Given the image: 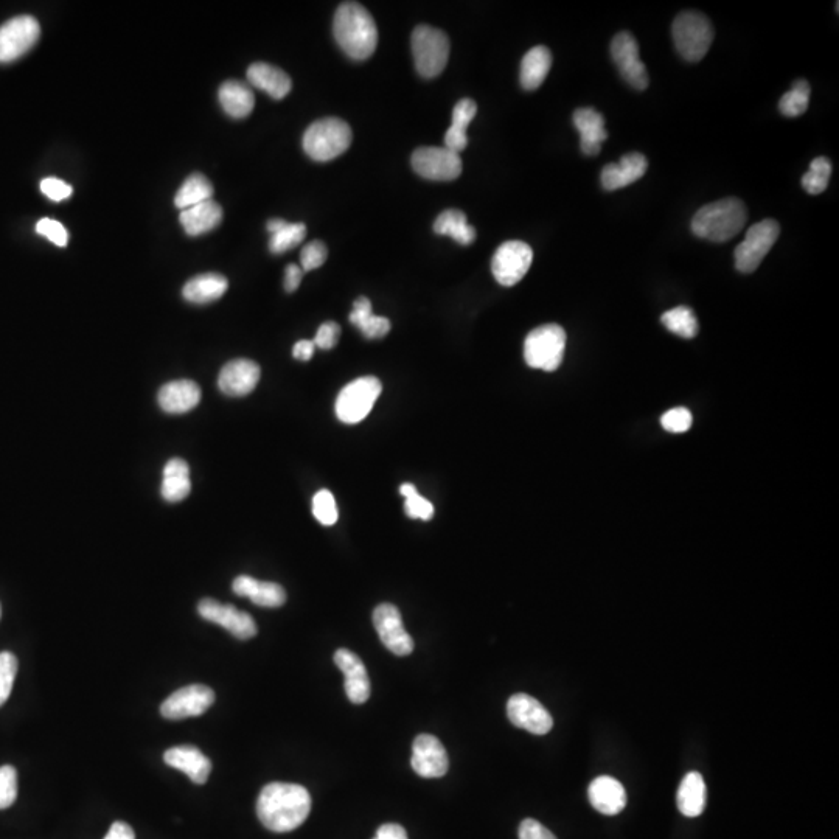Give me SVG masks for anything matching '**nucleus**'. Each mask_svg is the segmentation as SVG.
Segmentation results:
<instances>
[{
    "mask_svg": "<svg viewBox=\"0 0 839 839\" xmlns=\"http://www.w3.org/2000/svg\"><path fill=\"white\" fill-rule=\"evenodd\" d=\"M198 613L202 619L226 628L234 638L248 641L257 634V625L251 614L237 610L234 605H223L213 599H202L198 603Z\"/></svg>",
    "mask_w": 839,
    "mask_h": 839,
    "instance_id": "16",
    "label": "nucleus"
},
{
    "mask_svg": "<svg viewBox=\"0 0 839 839\" xmlns=\"http://www.w3.org/2000/svg\"><path fill=\"white\" fill-rule=\"evenodd\" d=\"M779 234V223L774 220H763L749 227L745 240L735 249V268L743 274L756 271L773 249Z\"/></svg>",
    "mask_w": 839,
    "mask_h": 839,
    "instance_id": "9",
    "label": "nucleus"
},
{
    "mask_svg": "<svg viewBox=\"0 0 839 839\" xmlns=\"http://www.w3.org/2000/svg\"><path fill=\"white\" fill-rule=\"evenodd\" d=\"M41 190L50 201L61 202L72 196V187L58 178H47L41 182Z\"/></svg>",
    "mask_w": 839,
    "mask_h": 839,
    "instance_id": "50",
    "label": "nucleus"
},
{
    "mask_svg": "<svg viewBox=\"0 0 839 839\" xmlns=\"http://www.w3.org/2000/svg\"><path fill=\"white\" fill-rule=\"evenodd\" d=\"M303 271L300 266L288 265L285 272V289L286 293H294L302 282Z\"/></svg>",
    "mask_w": 839,
    "mask_h": 839,
    "instance_id": "52",
    "label": "nucleus"
},
{
    "mask_svg": "<svg viewBox=\"0 0 839 839\" xmlns=\"http://www.w3.org/2000/svg\"><path fill=\"white\" fill-rule=\"evenodd\" d=\"M533 262V251L524 241H505L491 260V272L499 285L515 286L526 277Z\"/></svg>",
    "mask_w": 839,
    "mask_h": 839,
    "instance_id": "10",
    "label": "nucleus"
},
{
    "mask_svg": "<svg viewBox=\"0 0 839 839\" xmlns=\"http://www.w3.org/2000/svg\"><path fill=\"white\" fill-rule=\"evenodd\" d=\"M373 625L389 652L397 656H408L414 652V639L404 628L397 606L390 603H381L376 606L373 611Z\"/></svg>",
    "mask_w": 839,
    "mask_h": 839,
    "instance_id": "13",
    "label": "nucleus"
},
{
    "mask_svg": "<svg viewBox=\"0 0 839 839\" xmlns=\"http://www.w3.org/2000/svg\"><path fill=\"white\" fill-rule=\"evenodd\" d=\"M611 56L620 75L636 91H645L650 84L647 67L639 58V44L628 32H620L611 42Z\"/></svg>",
    "mask_w": 839,
    "mask_h": 839,
    "instance_id": "14",
    "label": "nucleus"
},
{
    "mask_svg": "<svg viewBox=\"0 0 839 839\" xmlns=\"http://www.w3.org/2000/svg\"><path fill=\"white\" fill-rule=\"evenodd\" d=\"M260 373V366L251 359H234L221 370L218 386L229 397H244L257 387Z\"/></svg>",
    "mask_w": 839,
    "mask_h": 839,
    "instance_id": "19",
    "label": "nucleus"
},
{
    "mask_svg": "<svg viewBox=\"0 0 839 839\" xmlns=\"http://www.w3.org/2000/svg\"><path fill=\"white\" fill-rule=\"evenodd\" d=\"M383 392L381 381L375 376H363L353 380L339 392L335 411L345 425H356L372 412L376 400Z\"/></svg>",
    "mask_w": 839,
    "mask_h": 839,
    "instance_id": "8",
    "label": "nucleus"
},
{
    "mask_svg": "<svg viewBox=\"0 0 839 839\" xmlns=\"http://www.w3.org/2000/svg\"><path fill=\"white\" fill-rule=\"evenodd\" d=\"M662 325L679 338L693 339L698 335V319L690 308L676 307L662 314Z\"/></svg>",
    "mask_w": 839,
    "mask_h": 839,
    "instance_id": "39",
    "label": "nucleus"
},
{
    "mask_svg": "<svg viewBox=\"0 0 839 839\" xmlns=\"http://www.w3.org/2000/svg\"><path fill=\"white\" fill-rule=\"evenodd\" d=\"M41 35L39 22L32 16H18L0 27V63H11L33 49Z\"/></svg>",
    "mask_w": 839,
    "mask_h": 839,
    "instance_id": "11",
    "label": "nucleus"
},
{
    "mask_svg": "<svg viewBox=\"0 0 839 839\" xmlns=\"http://www.w3.org/2000/svg\"><path fill=\"white\" fill-rule=\"evenodd\" d=\"M227 288H229V282L226 277L209 272V274H201L188 280L182 289V294L187 302L206 305V303L221 299Z\"/></svg>",
    "mask_w": 839,
    "mask_h": 839,
    "instance_id": "29",
    "label": "nucleus"
},
{
    "mask_svg": "<svg viewBox=\"0 0 839 839\" xmlns=\"http://www.w3.org/2000/svg\"><path fill=\"white\" fill-rule=\"evenodd\" d=\"M648 161L644 154H625L617 164L606 165L602 171V187L614 192L639 181L647 173Z\"/></svg>",
    "mask_w": 839,
    "mask_h": 839,
    "instance_id": "22",
    "label": "nucleus"
},
{
    "mask_svg": "<svg viewBox=\"0 0 839 839\" xmlns=\"http://www.w3.org/2000/svg\"><path fill=\"white\" fill-rule=\"evenodd\" d=\"M401 496H404V512L409 518L429 521L434 516V505L418 493L414 484H403L400 487Z\"/></svg>",
    "mask_w": 839,
    "mask_h": 839,
    "instance_id": "42",
    "label": "nucleus"
},
{
    "mask_svg": "<svg viewBox=\"0 0 839 839\" xmlns=\"http://www.w3.org/2000/svg\"><path fill=\"white\" fill-rule=\"evenodd\" d=\"M164 760L167 765L187 774L193 784L204 785L212 773V762L206 754L190 745L175 746L165 751Z\"/></svg>",
    "mask_w": 839,
    "mask_h": 839,
    "instance_id": "21",
    "label": "nucleus"
},
{
    "mask_svg": "<svg viewBox=\"0 0 839 839\" xmlns=\"http://www.w3.org/2000/svg\"><path fill=\"white\" fill-rule=\"evenodd\" d=\"M221 106L230 117L244 119L254 111L255 97L248 84L238 80H229L220 88Z\"/></svg>",
    "mask_w": 839,
    "mask_h": 839,
    "instance_id": "30",
    "label": "nucleus"
},
{
    "mask_svg": "<svg viewBox=\"0 0 839 839\" xmlns=\"http://www.w3.org/2000/svg\"><path fill=\"white\" fill-rule=\"evenodd\" d=\"M672 35L679 55L690 63H698L714 42V25L698 11H684L673 22Z\"/></svg>",
    "mask_w": 839,
    "mask_h": 839,
    "instance_id": "5",
    "label": "nucleus"
},
{
    "mask_svg": "<svg viewBox=\"0 0 839 839\" xmlns=\"http://www.w3.org/2000/svg\"><path fill=\"white\" fill-rule=\"evenodd\" d=\"M679 812L687 818H697L704 812L706 807V784L703 776L697 771L687 774L679 785L678 796Z\"/></svg>",
    "mask_w": 839,
    "mask_h": 839,
    "instance_id": "33",
    "label": "nucleus"
},
{
    "mask_svg": "<svg viewBox=\"0 0 839 839\" xmlns=\"http://www.w3.org/2000/svg\"><path fill=\"white\" fill-rule=\"evenodd\" d=\"M748 210L737 198L720 199L701 207L692 220V232L698 238L725 243L745 227Z\"/></svg>",
    "mask_w": 839,
    "mask_h": 839,
    "instance_id": "3",
    "label": "nucleus"
},
{
    "mask_svg": "<svg viewBox=\"0 0 839 839\" xmlns=\"http://www.w3.org/2000/svg\"><path fill=\"white\" fill-rule=\"evenodd\" d=\"M316 345L313 341H299L294 345L293 356L299 361H310L313 358Z\"/></svg>",
    "mask_w": 839,
    "mask_h": 839,
    "instance_id": "55",
    "label": "nucleus"
},
{
    "mask_svg": "<svg viewBox=\"0 0 839 839\" xmlns=\"http://www.w3.org/2000/svg\"><path fill=\"white\" fill-rule=\"evenodd\" d=\"M335 662L344 673V689L349 700L355 704L366 703L370 697V679L361 658L350 650L341 648L336 652Z\"/></svg>",
    "mask_w": 839,
    "mask_h": 839,
    "instance_id": "20",
    "label": "nucleus"
},
{
    "mask_svg": "<svg viewBox=\"0 0 839 839\" xmlns=\"http://www.w3.org/2000/svg\"><path fill=\"white\" fill-rule=\"evenodd\" d=\"M18 658L10 652L0 653V706L7 703L18 675Z\"/></svg>",
    "mask_w": 839,
    "mask_h": 839,
    "instance_id": "44",
    "label": "nucleus"
},
{
    "mask_svg": "<svg viewBox=\"0 0 839 839\" xmlns=\"http://www.w3.org/2000/svg\"><path fill=\"white\" fill-rule=\"evenodd\" d=\"M18 799V771L14 766H0V810L10 808Z\"/></svg>",
    "mask_w": 839,
    "mask_h": 839,
    "instance_id": "45",
    "label": "nucleus"
},
{
    "mask_svg": "<svg viewBox=\"0 0 839 839\" xmlns=\"http://www.w3.org/2000/svg\"><path fill=\"white\" fill-rule=\"evenodd\" d=\"M341 338V327L336 322H325L317 330L316 338H314V345L317 349L331 350L335 349Z\"/></svg>",
    "mask_w": 839,
    "mask_h": 839,
    "instance_id": "49",
    "label": "nucleus"
},
{
    "mask_svg": "<svg viewBox=\"0 0 839 839\" xmlns=\"http://www.w3.org/2000/svg\"><path fill=\"white\" fill-rule=\"evenodd\" d=\"M507 715L516 728L530 734L544 735L554 726L552 715L546 707L527 693H516L507 703Z\"/></svg>",
    "mask_w": 839,
    "mask_h": 839,
    "instance_id": "17",
    "label": "nucleus"
},
{
    "mask_svg": "<svg viewBox=\"0 0 839 839\" xmlns=\"http://www.w3.org/2000/svg\"><path fill=\"white\" fill-rule=\"evenodd\" d=\"M566 350V331L560 325L549 324L530 331L524 342V359L532 369L554 372L563 363Z\"/></svg>",
    "mask_w": 839,
    "mask_h": 839,
    "instance_id": "7",
    "label": "nucleus"
},
{
    "mask_svg": "<svg viewBox=\"0 0 839 839\" xmlns=\"http://www.w3.org/2000/svg\"><path fill=\"white\" fill-rule=\"evenodd\" d=\"M412 768L418 776L437 779L448 773V754L445 746L434 735H418L412 746Z\"/></svg>",
    "mask_w": 839,
    "mask_h": 839,
    "instance_id": "18",
    "label": "nucleus"
},
{
    "mask_svg": "<svg viewBox=\"0 0 839 839\" xmlns=\"http://www.w3.org/2000/svg\"><path fill=\"white\" fill-rule=\"evenodd\" d=\"M476 101L471 98L460 100L453 111V122L445 134V148L459 154L468 145L467 128L476 117Z\"/></svg>",
    "mask_w": 839,
    "mask_h": 839,
    "instance_id": "32",
    "label": "nucleus"
},
{
    "mask_svg": "<svg viewBox=\"0 0 839 839\" xmlns=\"http://www.w3.org/2000/svg\"><path fill=\"white\" fill-rule=\"evenodd\" d=\"M105 839H136L134 830L126 822L117 821L112 824Z\"/></svg>",
    "mask_w": 839,
    "mask_h": 839,
    "instance_id": "54",
    "label": "nucleus"
},
{
    "mask_svg": "<svg viewBox=\"0 0 839 839\" xmlns=\"http://www.w3.org/2000/svg\"><path fill=\"white\" fill-rule=\"evenodd\" d=\"M412 55L418 74L439 77L450 58V39L439 28L418 25L412 33Z\"/></svg>",
    "mask_w": 839,
    "mask_h": 839,
    "instance_id": "6",
    "label": "nucleus"
},
{
    "mask_svg": "<svg viewBox=\"0 0 839 839\" xmlns=\"http://www.w3.org/2000/svg\"><path fill=\"white\" fill-rule=\"evenodd\" d=\"M268 232L271 234L269 251L272 254H283L302 243L307 235V226L303 223H288L282 218H274L268 221Z\"/></svg>",
    "mask_w": 839,
    "mask_h": 839,
    "instance_id": "36",
    "label": "nucleus"
},
{
    "mask_svg": "<svg viewBox=\"0 0 839 839\" xmlns=\"http://www.w3.org/2000/svg\"><path fill=\"white\" fill-rule=\"evenodd\" d=\"M192 491L190 481V468L187 462L182 459H171L164 468V481H162V498L171 504L184 501Z\"/></svg>",
    "mask_w": 839,
    "mask_h": 839,
    "instance_id": "34",
    "label": "nucleus"
},
{
    "mask_svg": "<svg viewBox=\"0 0 839 839\" xmlns=\"http://www.w3.org/2000/svg\"><path fill=\"white\" fill-rule=\"evenodd\" d=\"M215 703V692L204 684H192L171 693L162 703L161 715L167 720H184L206 714Z\"/></svg>",
    "mask_w": 839,
    "mask_h": 839,
    "instance_id": "15",
    "label": "nucleus"
},
{
    "mask_svg": "<svg viewBox=\"0 0 839 839\" xmlns=\"http://www.w3.org/2000/svg\"><path fill=\"white\" fill-rule=\"evenodd\" d=\"M519 839H557L551 830L537 819H524L519 826Z\"/></svg>",
    "mask_w": 839,
    "mask_h": 839,
    "instance_id": "51",
    "label": "nucleus"
},
{
    "mask_svg": "<svg viewBox=\"0 0 839 839\" xmlns=\"http://www.w3.org/2000/svg\"><path fill=\"white\" fill-rule=\"evenodd\" d=\"M333 33L339 47L352 60L364 61L378 46V28L369 11L356 2H345L336 11Z\"/></svg>",
    "mask_w": 839,
    "mask_h": 839,
    "instance_id": "2",
    "label": "nucleus"
},
{
    "mask_svg": "<svg viewBox=\"0 0 839 839\" xmlns=\"http://www.w3.org/2000/svg\"><path fill=\"white\" fill-rule=\"evenodd\" d=\"M310 812L311 796L302 785L272 782L258 796V819L274 833L293 832L307 821Z\"/></svg>",
    "mask_w": 839,
    "mask_h": 839,
    "instance_id": "1",
    "label": "nucleus"
},
{
    "mask_svg": "<svg viewBox=\"0 0 839 839\" xmlns=\"http://www.w3.org/2000/svg\"><path fill=\"white\" fill-rule=\"evenodd\" d=\"M232 589L240 597H248L255 605L263 608H279L285 605L286 592L274 582H260L249 575H240L232 583Z\"/></svg>",
    "mask_w": 839,
    "mask_h": 839,
    "instance_id": "26",
    "label": "nucleus"
},
{
    "mask_svg": "<svg viewBox=\"0 0 839 839\" xmlns=\"http://www.w3.org/2000/svg\"><path fill=\"white\" fill-rule=\"evenodd\" d=\"M349 123L336 117L317 120L303 134V150L317 162L333 161L349 150L352 143Z\"/></svg>",
    "mask_w": 839,
    "mask_h": 839,
    "instance_id": "4",
    "label": "nucleus"
},
{
    "mask_svg": "<svg viewBox=\"0 0 839 839\" xmlns=\"http://www.w3.org/2000/svg\"><path fill=\"white\" fill-rule=\"evenodd\" d=\"M552 67L551 50L544 46H537L530 49L521 63V86L526 91H535L540 88L546 80L547 74Z\"/></svg>",
    "mask_w": 839,
    "mask_h": 839,
    "instance_id": "31",
    "label": "nucleus"
},
{
    "mask_svg": "<svg viewBox=\"0 0 839 839\" xmlns=\"http://www.w3.org/2000/svg\"><path fill=\"white\" fill-rule=\"evenodd\" d=\"M349 319L366 339H381L389 335V319L373 314L372 302L367 297H359L355 300Z\"/></svg>",
    "mask_w": 839,
    "mask_h": 839,
    "instance_id": "35",
    "label": "nucleus"
},
{
    "mask_svg": "<svg viewBox=\"0 0 839 839\" xmlns=\"http://www.w3.org/2000/svg\"><path fill=\"white\" fill-rule=\"evenodd\" d=\"M179 221L190 237H198L220 226L223 221V209L218 202L210 199L198 206L182 210Z\"/></svg>",
    "mask_w": 839,
    "mask_h": 839,
    "instance_id": "28",
    "label": "nucleus"
},
{
    "mask_svg": "<svg viewBox=\"0 0 839 839\" xmlns=\"http://www.w3.org/2000/svg\"><path fill=\"white\" fill-rule=\"evenodd\" d=\"M248 80L252 86L276 100L285 98L293 88L291 78L282 69L266 63L252 64L248 69Z\"/></svg>",
    "mask_w": 839,
    "mask_h": 839,
    "instance_id": "27",
    "label": "nucleus"
},
{
    "mask_svg": "<svg viewBox=\"0 0 839 839\" xmlns=\"http://www.w3.org/2000/svg\"><path fill=\"white\" fill-rule=\"evenodd\" d=\"M588 796L592 807L603 815H619L627 805L624 785L610 776H600L592 780Z\"/></svg>",
    "mask_w": 839,
    "mask_h": 839,
    "instance_id": "23",
    "label": "nucleus"
},
{
    "mask_svg": "<svg viewBox=\"0 0 839 839\" xmlns=\"http://www.w3.org/2000/svg\"><path fill=\"white\" fill-rule=\"evenodd\" d=\"M810 103V84L805 80H796L787 94L782 95L779 101V111L785 117H799L808 109Z\"/></svg>",
    "mask_w": 839,
    "mask_h": 839,
    "instance_id": "40",
    "label": "nucleus"
},
{
    "mask_svg": "<svg viewBox=\"0 0 839 839\" xmlns=\"http://www.w3.org/2000/svg\"><path fill=\"white\" fill-rule=\"evenodd\" d=\"M373 839H408V833L398 824H384Z\"/></svg>",
    "mask_w": 839,
    "mask_h": 839,
    "instance_id": "53",
    "label": "nucleus"
},
{
    "mask_svg": "<svg viewBox=\"0 0 839 839\" xmlns=\"http://www.w3.org/2000/svg\"><path fill=\"white\" fill-rule=\"evenodd\" d=\"M157 400L168 414H185L198 406L201 389L190 380L171 381L159 390Z\"/></svg>",
    "mask_w": 839,
    "mask_h": 839,
    "instance_id": "25",
    "label": "nucleus"
},
{
    "mask_svg": "<svg viewBox=\"0 0 839 839\" xmlns=\"http://www.w3.org/2000/svg\"><path fill=\"white\" fill-rule=\"evenodd\" d=\"M830 176H832V164L829 159L816 157L802 178V187L808 195H821L829 187Z\"/></svg>",
    "mask_w": 839,
    "mask_h": 839,
    "instance_id": "41",
    "label": "nucleus"
},
{
    "mask_svg": "<svg viewBox=\"0 0 839 839\" xmlns=\"http://www.w3.org/2000/svg\"><path fill=\"white\" fill-rule=\"evenodd\" d=\"M213 196V187L209 179L204 175L188 176L187 181L179 188V192L175 196V206L178 209H190V207L198 206L202 202L210 201Z\"/></svg>",
    "mask_w": 839,
    "mask_h": 839,
    "instance_id": "38",
    "label": "nucleus"
},
{
    "mask_svg": "<svg viewBox=\"0 0 839 839\" xmlns=\"http://www.w3.org/2000/svg\"><path fill=\"white\" fill-rule=\"evenodd\" d=\"M313 515L322 526H335L338 523V505L331 491H317L313 498Z\"/></svg>",
    "mask_w": 839,
    "mask_h": 839,
    "instance_id": "43",
    "label": "nucleus"
},
{
    "mask_svg": "<svg viewBox=\"0 0 839 839\" xmlns=\"http://www.w3.org/2000/svg\"><path fill=\"white\" fill-rule=\"evenodd\" d=\"M693 417L690 414L689 409L686 408H675L670 409L669 412H665L661 418V425L665 431L675 432V434H681V432L689 431L690 426H692Z\"/></svg>",
    "mask_w": 839,
    "mask_h": 839,
    "instance_id": "47",
    "label": "nucleus"
},
{
    "mask_svg": "<svg viewBox=\"0 0 839 839\" xmlns=\"http://www.w3.org/2000/svg\"><path fill=\"white\" fill-rule=\"evenodd\" d=\"M412 168L429 181H454L462 173V159L448 148L422 147L414 151Z\"/></svg>",
    "mask_w": 839,
    "mask_h": 839,
    "instance_id": "12",
    "label": "nucleus"
},
{
    "mask_svg": "<svg viewBox=\"0 0 839 839\" xmlns=\"http://www.w3.org/2000/svg\"><path fill=\"white\" fill-rule=\"evenodd\" d=\"M575 128L580 133V148L586 156H596L602 150V143L608 139L605 117L592 108L577 109L574 112Z\"/></svg>",
    "mask_w": 839,
    "mask_h": 839,
    "instance_id": "24",
    "label": "nucleus"
},
{
    "mask_svg": "<svg viewBox=\"0 0 839 839\" xmlns=\"http://www.w3.org/2000/svg\"><path fill=\"white\" fill-rule=\"evenodd\" d=\"M328 258V249L322 241H311L300 254V263H302L303 272L314 271V269L321 268Z\"/></svg>",
    "mask_w": 839,
    "mask_h": 839,
    "instance_id": "46",
    "label": "nucleus"
},
{
    "mask_svg": "<svg viewBox=\"0 0 839 839\" xmlns=\"http://www.w3.org/2000/svg\"><path fill=\"white\" fill-rule=\"evenodd\" d=\"M36 232L42 237L49 238L53 244L64 248L67 241H69V232L60 221L52 220V218H42L36 224Z\"/></svg>",
    "mask_w": 839,
    "mask_h": 839,
    "instance_id": "48",
    "label": "nucleus"
},
{
    "mask_svg": "<svg viewBox=\"0 0 839 839\" xmlns=\"http://www.w3.org/2000/svg\"><path fill=\"white\" fill-rule=\"evenodd\" d=\"M434 232L437 235H448L459 244L473 243L476 240V229L470 226L467 221V215L460 210L450 209L440 213L439 218L434 224Z\"/></svg>",
    "mask_w": 839,
    "mask_h": 839,
    "instance_id": "37",
    "label": "nucleus"
}]
</instances>
